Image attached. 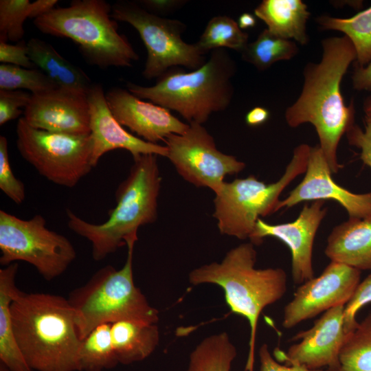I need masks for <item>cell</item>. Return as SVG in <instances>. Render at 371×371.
<instances>
[{"label": "cell", "instance_id": "cell-1", "mask_svg": "<svg viewBox=\"0 0 371 371\" xmlns=\"http://www.w3.org/2000/svg\"><path fill=\"white\" fill-rule=\"evenodd\" d=\"M321 44V60L304 67L302 91L286 108L284 117L291 128L305 123L315 127L318 146L331 172L335 174L341 168L337 156L339 143L355 124L354 103L345 104L341 83L350 64L356 60V52L346 36L326 38Z\"/></svg>", "mask_w": 371, "mask_h": 371}, {"label": "cell", "instance_id": "cell-2", "mask_svg": "<svg viewBox=\"0 0 371 371\" xmlns=\"http://www.w3.org/2000/svg\"><path fill=\"white\" fill-rule=\"evenodd\" d=\"M10 312L16 342L34 371H79L82 339L67 299L19 290Z\"/></svg>", "mask_w": 371, "mask_h": 371}, {"label": "cell", "instance_id": "cell-3", "mask_svg": "<svg viewBox=\"0 0 371 371\" xmlns=\"http://www.w3.org/2000/svg\"><path fill=\"white\" fill-rule=\"evenodd\" d=\"M157 157L147 154L133 159L128 177L116 190V205L106 221L89 223L67 209L68 227L91 243L95 261L128 243H135L139 227L157 220L161 181Z\"/></svg>", "mask_w": 371, "mask_h": 371}, {"label": "cell", "instance_id": "cell-4", "mask_svg": "<svg viewBox=\"0 0 371 371\" xmlns=\"http://www.w3.org/2000/svg\"><path fill=\"white\" fill-rule=\"evenodd\" d=\"M254 246L251 242L242 243L228 251L220 262L202 265L188 276L194 286L214 284L221 287L231 311L247 319L250 335L245 371H254L260 313L282 298L287 290V275L282 268H255Z\"/></svg>", "mask_w": 371, "mask_h": 371}, {"label": "cell", "instance_id": "cell-5", "mask_svg": "<svg viewBox=\"0 0 371 371\" xmlns=\"http://www.w3.org/2000/svg\"><path fill=\"white\" fill-rule=\"evenodd\" d=\"M236 64L223 48L210 52L200 68L187 72L173 67L144 87L131 82L127 90L142 100L179 113L189 124H203L211 114L225 110L234 95Z\"/></svg>", "mask_w": 371, "mask_h": 371}, {"label": "cell", "instance_id": "cell-6", "mask_svg": "<svg viewBox=\"0 0 371 371\" xmlns=\"http://www.w3.org/2000/svg\"><path fill=\"white\" fill-rule=\"evenodd\" d=\"M112 7L104 0H73L34 20L42 33L75 43L83 57L100 69L131 67L139 56L127 38L118 32Z\"/></svg>", "mask_w": 371, "mask_h": 371}, {"label": "cell", "instance_id": "cell-7", "mask_svg": "<svg viewBox=\"0 0 371 371\" xmlns=\"http://www.w3.org/2000/svg\"><path fill=\"white\" fill-rule=\"evenodd\" d=\"M126 246L127 258L121 269L106 265L69 294L67 300L75 311L81 339L102 324L122 320L157 324L159 320L158 311L149 304L133 280L135 243Z\"/></svg>", "mask_w": 371, "mask_h": 371}, {"label": "cell", "instance_id": "cell-8", "mask_svg": "<svg viewBox=\"0 0 371 371\" xmlns=\"http://www.w3.org/2000/svg\"><path fill=\"white\" fill-rule=\"evenodd\" d=\"M311 146H296L282 176L276 182L265 183L254 175L224 182L215 193L213 216L221 234L240 240L250 238L260 216L277 212L284 189L297 176L305 173Z\"/></svg>", "mask_w": 371, "mask_h": 371}, {"label": "cell", "instance_id": "cell-9", "mask_svg": "<svg viewBox=\"0 0 371 371\" xmlns=\"http://www.w3.org/2000/svg\"><path fill=\"white\" fill-rule=\"evenodd\" d=\"M111 7L112 18L132 25L145 45L147 56L142 71L145 78H157L179 66L197 69L207 61L205 54L196 43L182 39L186 25L181 21L150 13L132 1H118Z\"/></svg>", "mask_w": 371, "mask_h": 371}, {"label": "cell", "instance_id": "cell-10", "mask_svg": "<svg viewBox=\"0 0 371 371\" xmlns=\"http://www.w3.org/2000/svg\"><path fill=\"white\" fill-rule=\"evenodd\" d=\"M0 250L1 265L26 262L47 281L62 275L76 258L70 240L49 229L43 216L36 214L23 220L2 210Z\"/></svg>", "mask_w": 371, "mask_h": 371}, {"label": "cell", "instance_id": "cell-11", "mask_svg": "<svg viewBox=\"0 0 371 371\" xmlns=\"http://www.w3.org/2000/svg\"><path fill=\"white\" fill-rule=\"evenodd\" d=\"M16 147L21 157L49 181L73 188L94 168L90 135L54 133L16 124Z\"/></svg>", "mask_w": 371, "mask_h": 371}, {"label": "cell", "instance_id": "cell-12", "mask_svg": "<svg viewBox=\"0 0 371 371\" xmlns=\"http://www.w3.org/2000/svg\"><path fill=\"white\" fill-rule=\"evenodd\" d=\"M188 124L183 133L166 137V157L186 181L216 193L225 176L240 172L245 164L218 150L213 137L202 124Z\"/></svg>", "mask_w": 371, "mask_h": 371}, {"label": "cell", "instance_id": "cell-13", "mask_svg": "<svg viewBox=\"0 0 371 371\" xmlns=\"http://www.w3.org/2000/svg\"><path fill=\"white\" fill-rule=\"evenodd\" d=\"M360 278L361 271L330 261L318 277L297 288L293 299L284 308L282 326L292 328L337 305H346Z\"/></svg>", "mask_w": 371, "mask_h": 371}, {"label": "cell", "instance_id": "cell-14", "mask_svg": "<svg viewBox=\"0 0 371 371\" xmlns=\"http://www.w3.org/2000/svg\"><path fill=\"white\" fill-rule=\"evenodd\" d=\"M344 304H339L326 311L311 328L295 334L292 341L298 343L291 346L286 352H275L278 361L311 370L326 367L330 371H337L340 350L346 336L344 328Z\"/></svg>", "mask_w": 371, "mask_h": 371}, {"label": "cell", "instance_id": "cell-15", "mask_svg": "<svg viewBox=\"0 0 371 371\" xmlns=\"http://www.w3.org/2000/svg\"><path fill=\"white\" fill-rule=\"evenodd\" d=\"M325 201L305 204L297 218L290 223L269 224L258 218L250 242L259 245L265 237H274L289 247L291 255V276L295 284H302L315 277L313 250L315 235L324 218L327 208Z\"/></svg>", "mask_w": 371, "mask_h": 371}, {"label": "cell", "instance_id": "cell-16", "mask_svg": "<svg viewBox=\"0 0 371 371\" xmlns=\"http://www.w3.org/2000/svg\"><path fill=\"white\" fill-rule=\"evenodd\" d=\"M23 112L26 122L37 129L78 135L91 133L87 93L57 88L32 94Z\"/></svg>", "mask_w": 371, "mask_h": 371}, {"label": "cell", "instance_id": "cell-17", "mask_svg": "<svg viewBox=\"0 0 371 371\" xmlns=\"http://www.w3.org/2000/svg\"><path fill=\"white\" fill-rule=\"evenodd\" d=\"M332 174L319 146L311 147L303 179L287 197L280 201L277 211L304 201L330 199L343 207L349 218L371 217V192L353 193L336 183Z\"/></svg>", "mask_w": 371, "mask_h": 371}, {"label": "cell", "instance_id": "cell-18", "mask_svg": "<svg viewBox=\"0 0 371 371\" xmlns=\"http://www.w3.org/2000/svg\"><path fill=\"white\" fill-rule=\"evenodd\" d=\"M105 98L115 120L148 142H164L168 135L182 134L189 126L169 109L144 101L126 89L111 88Z\"/></svg>", "mask_w": 371, "mask_h": 371}, {"label": "cell", "instance_id": "cell-19", "mask_svg": "<svg viewBox=\"0 0 371 371\" xmlns=\"http://www.w3.org/2000/svg\"><path fill=\"white\" fill-rule=\"evenodd\" d=\"M87 99L90 110L91 163L93 167L105 153L115 149L128 150L133 159L147 154L167 157L166 146L150 143L132 135L115 120L101 85L92 84L87 91Z\"/></svg>", "mask_w": 371, "mask_h": 371}, {"label": "cell", "instance_id": "cell-20", "mask_svg": "<svg viewBox=\"0 0 371 371\" xmlns=\"http://www.w3.org/2000/svg\"><path fill=\"white\" fill-rule=\"evenodd\" d=\"M324 254L330 261L359 271L371 270V217L349 218L335 226L328 236Z\"/></svg>", "mask_w": 371, "mask_h": 371}, {"label": "cell", "instance_id": "cell-21", "mask_svg": "<svg viewBox=\"0 0 371 371\" xmlns=\"http://www.w3.org/2000/svg\"><path fill=\"white\" fill-rule=\"evenodd\" d=\"M273 34L300 45H306V23L311 16L307 5L301 0H263L254 9Z\"/></svg>", "mask_w": 371, "mask_h": 371}, {"label": "cell", "instance_id": "cell-22", "mask_svg": "<svg viewBox=\"0 0 371 371\" xmlns=\"http://www.w3.org/2000/svg\"><path fill=\"white\" fill-rule=\"evenodd\" d=\"M27 43L32 62L58 88L87 93L92 83L80 68L63 57L52 45L45 41L32 38Z\"/></svg>", "mask_w": 371, "mask_h": 371}, {"label": "cell", "instance_id": "cell-23", "mask_svg": "<svg viewBox=\"0 0 371 371\" xmlns=\"http://www.w3.org/2000/svg\"><path fill=\"white\" fill-rule=\"evenodd\" d=\"M111 333L117 361L124 365L144 360L154 352L159 341L157 324L119 321L111 324Z\"/></svg>", "mask_w": 371, "mask_h": 371}, {"label": "cell", "instance_id": "cell-24", "mask_svg": "<svg viewBox=\"0 0 371 371\" xmlns=\"http://www.w3.org/2000/svg\"><path fill=\"white\" fill-rule=\"evenodd\" d=\"M17 262L0 269V362L10 371H34L25 361L12 328L10 305L19 291L16 286Z\"/></svg>", "mask_w": 371, "mask_h": 371}, {"label": "cell", "instance_id": "cell-25", "mask_svg": "<svg viewBox=\"0 0 371 371\" xmlns=\"http://www.w3.org/2000/svg\"><path fill=\"white\" fill-rule=\"evenodd\" d=\"M324 30L342 32L356 52V66L363 67L371 61V6L350 18L322 15L316 19Z\"/></svg>", "mask_w": 371, "mask_h": 371}, {"label": "cell", "instance_id": "cell-26", "mask_svg": "<svg viewBox=\"0 0 371 371\" xmlns=\"http://www.w3.org/2000/svg\"><path fill=\"white\" fill-rule=\"evenodd\" d=\"M236 348L225 332L201 340L191 352L186 371H231Z\"/></svg>", "mask_w": 371, "mask_h": 371}, {"label": "cell", "instance_id": "cell-27", "mask_svg": "<svg viewBox=\"0 0 371 371\" xmlns=\"http://www.w3.org/2000/svg\"><path fill=\"white\" fill-rule=\"evenodd\" d=\"M111 328V324H100L82 339L78 356L79 371H104L119 364Z\"/></svg>", "mask_w": 371, "mask_h": 371}, {"label": "cell", "instance_id": "cell-28", "mask_svg": "<svg viewBox=\"0 0 371 371\" xmlns=\"http://www.w3.org/2000/svg\"><path fill=\"white\" fill-rule=\"evenodd\" d=\"M298 52L295 41L280 38L266 28L240 54L244 61L264 71L278 61L292 59Z\"/></svg>", "mask_w": 371, "mask_h": 371}, {"label": "cell", "instance_id": "cell-29", "mask_svg": "<svg viewBox=\"0 0 371 371\" xmlns=\"http://www.w3.org/2000/svg\"><path fill=\"white\" fill-rule=\"evenodd\" d=\"M337 371H371V311L346 336Z\"/></svg>", "mask_w": 371, "mask_h": 371}, {"label": "cell", "instance_id": "cell-30", "mask_svg": "<svg viewBox=\"0 0 371 371\" xmlns=\"http://www.w3.org/2000/svg\"><path fill=\"white\" fill-rule=\"evenodd\" d=\"M248 34L240 28L236 21L219 15L208 21L196 44L205 54L221 48L241 53L248 44Z\"/></svg>", "mask_w": 371, "mask_h": 371}, {"label": "cell", "instance_id": "cell-31", "mask_svg": "<svg viewBox=\"0 0 371 371\" xmlns=\"http://www.w3.org/2000/svg\"><path fill=\"white\" fill-rule=\"evenodd\" d=\"M58 88L41 69H28L1 63L0 65V89H27L32 94L46 92Z\"/></svg>", "mask_w": 371, "mask_h": 371}, {"label": "cell", "instance_id": "cell-32", "mask_svg": "<svg viewBox=\"0 0 371 371\" xmlns=\"http://www.w3.org/2000/svg\"><path fill=\"white\" fill-rule=\"evenodd\" d=\"M30 4L28 0L0 1V41L18 43L22 40Z\"/></svg>", "mask_w": 371, "mask_h": 371}, {"label": "cell", "instance_id": "cell-33", "mask_svg": "<svg viewBox=\"0 0 371 371\" xmlns=\"http://www.w3.org/2000/svg\"><path fill=\"white\" fill-rule=\"evenodd\" d=\"M0 189L16 204L22 203L25 199V185L12 170L8 140L3 135L0 136Z\"/></svg>", "mask_w": 371, "mask_h": 371}, {"label": "cell", "instance_id": "cell-34", "mask_svg": "<svg viewBox=\"0 0 371 371\" xmlns=\"http://www.w3.org/2000/svg\"><path fill=\"white\" fill-rule=\"evenodd\" d=\"M370 303H371V273L359 283L351 298L345 305L344 328L346 335L357 326L359 322L356 318L359 310Z\"/></svg>", "mask_w": 371, "mask_h": 371}, {"label": "cell", "instance_id": "cell-35", "mask_svg": "<svg viewBox=\"0 0 371 371\" xmlns=\"http://www.w3.org/2000/svg\"><path fill=\"white\" fill-rule=\"evenodd\" d=\"M32 97L23 90L0 89V125L18 118L26 108Z\"/></svg>", "mask_w": 371, "mask_h": 371}, {"label": "cell", "instance_id": "cell-36", "mask_svg": "<svg viewBox=\"0 0 371 371\" xmlns=\"http://www.w3.org/2000/svg\"><path fill=\"white\" fill-rule=\"evenodd\" d=\"M346 135L350 145L360 150V159L371 169V119L365 117L364 129L355 124Z\"/></svg>", "mask_w": 371, "mask_h": 371}, {"label": "cell", "instance_id": "cell-37", "mask_svg": "<svg viewBox=\"0 0 371 371\" xmlns=\"http://www.w3.org/2000/svg\"><path fill=\"white\" fill-rule=\"evenodd\" d=\"M0 62L28 69L36 68L29 57L27 43L23 40L15 45L0 41Z\"/></svg>", "mask_w": 371, "mask_h": 371}, {"label": "cell", "instance_id": "cell-38", "mask_svg": "<svg viewBox=\"0 0 371 371\" xmlns=\"http://www.w3.org/2000/svg\"><path fill=\"white\" fill-rule=\"evenodd\" d=\"M258 355L260 371H330L328 369L311 370L299 365H282L273 357L265 344L260 346Z\"/></svg>", "mask_w": 371, "mask_h": 371}, {"label": "cell", "instance_id": "cell-39", "mask_svg": "<svg viewBox=\"0 0 371 371\" xmlns=\"http://www.w3.org/2000/svg\"><path fill=\"white\" fill-rule=\"evenodd\" d=\"M186 2L183 0H142L139 4L148 12L159 16L179 9Z\"/></svg>", "mask_w": 371, "mask_h": 371}, {"label": "cell", "instance_id": "cell-40", "mask_svg": "<svg viewBox=\"0 0 371 371\" xmlns=\"http://www.w3.org/2000/svg\"><path fill=\"white\" fill-rule=\"evenodd\" d=\"M352 85L357 91L371 92V61L363 67L355 65L352 76Z\"/></svg>", "mask_w": 371, "mask_h": 371}, {"label": "cell", "instance_id": "cell-41", "mask_svg": "<svg viewBox=\"0 0 371 371\" xmlns=\"http://www.w3.org/2000/svg\"><path fill=\"white\" fill-rule=\"evenodd\" d=\"M58 3L57 0H37L31 3L28 19L34 20L49 13Z\"/></svg>", "mask_w": 371, "mask_h": 371}, {"label": "cell", "instance_id": "cell-42", "mask_svg": "<svg viewBox=\"0 0 371 371\" xmlns=\"http://www.w3.org/2000/svg\"><path fill=\"white\" fill-rule=\"evenodd\" d=\"M269 115V111L266 108L255 106L246 114L245 122L250 126H260L267 121Z\"/></svg>", "mask_w": 371, "mask_h": 371}, {"label": "cell", "instance_id": "cell-43", "mask_svg": "<svg viewBox=\"0 0 371 371\" xmlns=\"http://www.w3.org/2000/svg\"><path fill=\"white\" fill-rule=\"evenodd\" d=\"M237 23L242 30L253 27L256 24V16L249 12H244L239 16Z\"/></svg>", "mask_w": 371, "mask_h": 371}, {"label": "cell", "instance_id": "cell-44", "mask_svg": "<svg viewBox=\"0 0 371 371\" xmlns=\"http://www.w3.org/2000/svg\"><path fill=\"white\" fill-rule=\"evenodd\" d=\"M363 110L366 117L371 119V98H368L363 104Z\"/></svg>", "mask_w": 371, "mask_h": 371}, {"label": "cell", "instance_id": "cell-45", "mask_svg": "<svg viewBox=\"0 0 371 371\" xmlns=\"http://www.w3.org/2000/svg\"><path fill=\"white\" fill-rule=\"evenodd\" d=\"M0 371H10V370L8 368V367L5 364L0 362Z\"/></svg>", "mask_w": 371, "mask_h": 371}]
</instances>
